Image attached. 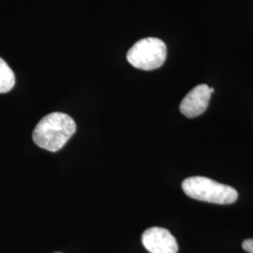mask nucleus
I'll list each match as a JSON object with an SVG mask.
<instances>
[{
	"label": "nucleus",
	"mask_w": 253,
	"mask_h": 253,
	"mask_svg": "<svg viewBox=\"0 0 253 253\" xmlns=\"http://www.w3.org/2000/svg\"><path fill=\"white\" fill-rule=\"evenodd\" d=\"M166 56L167 47L162 40L145 38L137 42L128 50L126 59L136 69L152 71L163 66Z\"/></svg>",
	"instance_id": "obj_3"
},
{
	"label": "nucleus",
	"mask_w": 253,
	"mask_h": 253,
	"mask_svg": "<svg viewBox=\"0 0 253 253\" xmlns=\"http://www.w3.org/2000/svg\"><path fill=\"white\" fill-rule=\"evenodd\" d=\"M76 131V124L67 114L54 112L42 118L32 138L38 146L50 152L60 150Z\"/></svg>",
	"instance_id": "obj_1"
},
{
	"label": "nucleus",
	"mask_w": 253,
	"mask_h": 253,
	"mask_svg": "<svg viewBox=\"0 0 253 253\" xmlns=\"http://www.w3.org/2000/svg\"><path fill=\"white\" fill-rule=\"evenodd\" d=\"M15 76L9 65L0 57V93H7L13 88Z\"/></svg>",
	"instance_id": "obj_6"
},
{
	"label": "nucleus",
	"mask_w": 253,
	"mask_h": 253,
	"mask_svg": "<svg viewBox=\"0 0 253 253\" xmlns=\"http://www.w3.org/2000/svg\"><path fill=\"white\" fill-rule=\"evenodd\" d=\"M211 92L208 84H199L189 92L180 104V112L187 118L202 115L208 107Z\"/></svg>",
	"instance_id": "obj_5"
},
{
	"label": "nucleus",
	"mask_w": 253,
	"mask_h": 253,
	"mask_svg": "<svg viewBox=\"0 0 253 253\" xmlns=\"http://www.w3.org/2000/svg\"><path fill=\"white\" fill-rule=\"evenodd\" d=\"M182 189L192 199L217 205H230L238 198V193L233 187L204 176L185 179L182 182Z\"/></svg>",
	"instance_id": "obj_2"
},
{
	"label": "nucleus",
	"mask_w": 253,
	"mask_h": 253,
	"mask_svg": "<svg viewBox=\"0 0 253 253\" xmlns=\"http://www.w3.org/2000/svg\"><path fill=\"white\" fill-rule=\"evenodd\" d=\"M142 242L150 253H177L178 245L173 235L164 228L151 227L142 235Z\"/></svg>",
	"instance_id": "obj_4"
},
{
	"label": "nucleus",
	"mask_w": 253,
	"mask_h": 253,
	"mask_svg": "<svg viewBox=\"0 0 253 253\" xmlns=\"http://www.w3.org/2000/svg\"></svg>",
	"instance_id": "obj_8"
},
{
	"label": "nucleus",
	"mask_w": 253,
	"mask_h": 253,
	"mask_svg": "<svg viewBox=\"0 0 253 253\" xmlns=\"http://www.w3.org/2000/svg\"><path fill=\"white\" fill-rule=\"evenodd\" d=\"M242 247L247 253H253V238L245 240Z\"/></svg>",
	"instance_id": "obj_7"
}]
</instances>
